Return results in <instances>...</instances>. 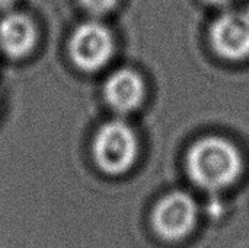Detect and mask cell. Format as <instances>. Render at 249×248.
Masks as SVG:
<instances>
[{"mask_svg":"<svg viewBox=\"0 0 249 248\" xmlns=\"http://www.w3.org/2000/svg\"><path fill=\"white\" fill-rule=\"evenodd\" d=\"M121 0H77L79 6L93 18L105 16L117 9Z\"/></svg>","mask_w":249,"mask_h":248,"instance_id":"8","label":"cell"},{"mask_svg":"<svg viewBox=\"0 0 249 248\" xmlns=\"http://www.w3.org/2000/svg\"><path fill=\"white\" fill-rule=\"evenodd\" d=\"M197 206L187 193L174 191L165 196L153 212V227L156 232L171 241L184 238L194 228Z\"/></svg>","mask_w":249,"mask_h":248,"instance_id":"4","label":"cell"},{"mask_svg":"<svg viewBox=\"0 0 249 248\" xmlns=\"http://www.w3.org/2000/svg\"><path fill=\"white\" fill-rule=\"evenodd\" d=\"M112 53V34L108 26L96 19L80 23L69 39L70 58L85 72H95L104 67L109 61Z\"/></svg>","mask_w":249,"mask_h":248,"instance_id":"3","label":"cell"},{"mask_svg":"<svg viewBox=\"0 0 249 248\" xmlns=\"http://www.w3.org/2000/svg\"><path fill=\"white\" fill-rule=\"evenodd\" d=\"M38 28L25 12L9 10L0 19V50L10 58L28 56L36 45Z\"/></svg>","mask_w":249,"mask_h":248,"instance_id":"6","label":"cell"},{"mask_svg":"<svg viewBox=\"0 0 249 248\" xmlns=\"http://www.w3.org/2000/svg\"><path fill=\"white\" fill-rule=\"evenodd\" d=\"M210 41L214 51L229 60H242L249 56V13L226 10L210 26Z\"/></svg>","mask_w":249,"mask_h":248,"instance_id":"5","label":"cell"},{"mask_svg":"<svg viewBox=\"0 0 249 248\" xmlns=\"http://www.w3.org/2000/svg\"><path fill=\"white\" fill-rule=\"evenodd\" d=\"M15 3H16V0H0V12L6 13L9 10H13Z\"/></svg>","mask_w":249,"mask_h":248,"instance_id":"9","label":"cell"},{"mask_svg":"<svg viewBox=\"0 0 249 248\" xmlns=\"http://www.w3.org/2000/svg\"><path fill=\"white\" fill-rule=\"evenodd\" d=\"M93 155L99 168L108 174H123L134 162L137 155L136 134L123 121L104 124L93 142Z\"/></svg>","mask_w":249,"mask_h":248,"instance_id":"2","label":"cell"},{"mask_svg":"<svg viewBox=\"0 0 249 248\" xmlns=\"http://www.w3.org/2000/svg\"><path fill=\"white\" fill-rule=\"evenodd\" d=\"M187 165L191 178L203 189L222 190L236 181L242 161L238 149L222 137H206L188 153Z\"/></svg>","mask_w":249,"mask_h":248,"instance_id":"1","label":"cell"},{"mask_svg":"<svg viewBox=\"0 0 249 248\" xmlns=\"http://www.w3.org/2000/svg\"><path fill=\"white\" fill-rule=\"evenodd\" d=\"M207 4L210 6H214V7H226L229 6L233 0H204Z\"/></svg>","mask_w":249,"mask_h":248,"instance_id":"10","label":"cell"},{"mask_svg":"<svg viewBox=\"0 0 249 248\" xmlns=\"http://www.w3.org/2000/svg\"><path fill=\"white\" fill-rule=\"evenodd\" d=\"M105 98L114 110L130 113L144 99V82L137 72L121 69L108 77L105 83Z\"/></svg>","mask_w":249,"mask_h":248,"instance_id":"7","label":"cell"}]
</instances>
